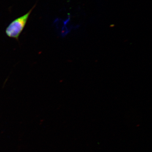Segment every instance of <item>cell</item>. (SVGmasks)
<instances>
[{
  "instance_id": "obj_1",
  "label": "cell",
  "mask_w": 152,
  "mask_h": 152,
  "mask_svg": "<svg viewBox=\"0 0 152 152\" xmlns=\"http://www.w3.org/2000/svg\"><path fill=\"white\" fill-rule=\"evenodd\" d=\"M36 4L27 13L15 19L8 25L5 30V33L8 37L19 40V38L27 23L32 12L36 6Z\"/></svg>"
}]
</instances>
